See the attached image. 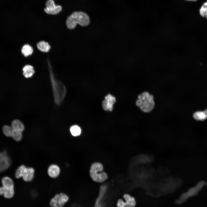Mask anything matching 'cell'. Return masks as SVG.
<instances>
[{
    "mask_svg": "<svg viewBox=\"0 0 207 207\" xmlns=\"http://www.w3.org/2000/svg\"><path fill=\"white\" fill-rule=\"evenodd\" d=\"M186 1H197V0H185Z\"/></svg>",
    "mask_w": 207,
    "mask_h": 207,
    "instance_id": "cell-24",
    "label": "cell"
},
{
    "mask_svg": "<svg viewBox=\"0 0 207 207\" xmlns=\"http://www.w3.org/2000/svg\"><path fill=\"white\" fill-rule=\"evenodd\" d=\"M68 199L69 197L66 194L61 193L56 194L51 199L50 205L51 207H63Z\"/></svg>",
    "mask_w": 207,
    "mask_h": 207,
    "instance_id": "cell-6",
    "label": "cell"
},
{
    "mask_svg": "<svg viewBox=\"0 0 207 207\" xmlns=\"http://www.w3.org/2000/svg\"><path fill=\"white\" fill-rule=\"evenodd\" d=\"M2 186L5 188L14 189V183L12 179L8 177H3L1 180Z\"/></svg>",
    "mask_w": 207,
    "mask_h": 207,
    "instance_id": "cell-14",
    "label": "cell"
},
{
    "mask_svg": "<svg viewBox=\"0 0 207 207\" xmlns=\"http://www.w3.org/2000/svg\"><path fill=\"white\" fill-rule=\"evenodd\" d=\"M90 22L89 18L87 14L82 12H74L68 17L66 23L69 29H73L77 24L85 27L88 25Z\"/></svg>",
    "mask_w": 207,
    "mask_h": 207,
    "instance_id": "cell-2",
    "label": "cell"
},
{
    "mask_svg": "<svg viewBox=\"0 0 207 207\" xmlns=\"http://www.w3.org/2000/svg\"><path fill=\"white\" fill-rule=\"evenodd\" d=\"M204 111L207 116V108L205 109L204 110Z\"/></svg>",
    "mask_w": 207,
    "mask_h": 207,
    "instance_id": "cell-23",
    "label": "cell"
},
{
    "mask_svg": "<svg viewBox=\"0 0 207 207\" xmlns=\"http://www.w3.org/2000/svg\"><path fill=\"white\" fill-rule=\"evenodd\" d=\"M193 117L195 120L199 121H203L207 119V116L204 110L195 112L193 113Z\"/></svg>",
    "mask_w": 207,
    "mask_h": 207,
    "instance_id": "cell-17",
    "label": "cell"
},
{
    "mask_svg": "<svg viewBox=\"0 0 207 207\" xmlns=\"http://www.w3.org/2000/svg\"><path fill=\"white\" fill-rule=\"evenodd\" d=\"M10 164V159L5 152H0V172L6 169Z\"/></svg>",
    "mask_w": 207,
    "mask_h": 207,
    "instance_id": "cell-10",
    "label": "cell"
},
{
    "mask_svg": "<svg viewBox=\"0 0 207 207\" xmlns=\"http://www.w3.org/2000/svg\"><path fill=\"white\" fill-rule=\"evenodd\" d=\"M22 133L20 131L13 129L12 137L15 141H20L22 139Z\"/></svg>",
    "mask_w": 207,
    "mask_h": 207,
    "instance_id": "cell-21",
    "label": "cell"
},
{
    "mask_svg": "<svg viewBox=\"0 0 207 207\" xmlns=\"http://www.w3.org/2000/svg\"><path fill=\"white\" fill-rule=\"evenodd\" d=\"M45 6L44 11L46 13L49 14H57L62 10V6L55 4L53 0H47L46 2Z\"/></svg>",
    "mask_w": 207,
    "mask_h": 207,
    "instance_id": "cell-8",
    "label": "cell"
},
{
    "mask_svg": "<svg viewBox=\"0 0 207 207\" xmlns=\"http://www.w3.org/2000/svg\"><path fill=\"white\" fill-rule=\"evenodd\" d=\"M136 104L142 112L150 113L155 106L154 96L147 91H143L138 95Z\"/></svg>",
    "mask_w": 207,
    "mask_h": 207,
    "instance_id": "cell-1",
    "label": "cell"
},
{
    "mask_svg": "<svg viewBox=\"0 0 207 207\" xmlns=\"http://www.w3.org/2000/svg\"><path fill=\"white\" fill-rule=\"evenodd\" d=\"M34 169L31 167L28 168L24 165H21L16 169L15 176L17 179L22 177L24 180L26 182L31 181L34 177Z\"/></svg>",
    "mask_w": 207,
    "mask_h": 207,
    "instance_id": "cell-5",
    "label": "cell"
},
{
    "mask_svg": "<svg viewBox=\"0 0 207 207\" xmlns=\"http://www.w3.org/2000/svg\"><path fill=\"white\" fill-rule=\"evenodd\" d=\"M207 183L203 181L199 182L194 187L189 189L186 192L182 193L177 199L176 202L181 204L185 202L189 198L197 195Z\"/></svg>",
    "mask_w": 207,
    "mask_h": 207,
    "instance_id": "cell-4",
    "label": "cell"
},
{
    "mask_svg": "<svg viewBox=\"0 0 207 207\" xmlns=\"http://www.w3.org/2000/svg\"><path fill=\"white\" fill-rule=\"evenodd\" d=\"M70 131L72 135L74 136H78L81 133L80 128L77 125L71 126L70 129Z\"/></svg>",
    "mask_w": 207,
    "mask_h": 207,
    "instance_id": "cell-19",
    "label": "cell"
},
{
    "mask_svg": "<svg viewBox=\"0 0 207 207\" xmlns=\"http://www.w3.org/2000/svg\"><path fill=\"white\" fill-rule=\"evenodd\" d=\"M37 47L40 51L44 52H48L51 48L48 43L44 41H41L38 42Z\"/></svg>",
    "mask_w": 207,
    "mask_h": 207,
    "instance_id": "cell-16",
    "label": "cell"
},
{
    "mask_svg": "<svg viewBox=\"0 0 207 207\" xmlns=\"http://www.w3.org/2000/svg\"><path fill=\"white\" fill-rule=\"evenodd\" d=\"M23 74L26 78H29L32 76L35 71L33 67L30 65H26L22 69Z\"/></svg>",
    "mask_w": 207,
    "mask_h": 207,
    "instance_id": "cell-13",
    "label": "cell"
},
{
    "mask_svg": "<svg viewBox=\"0 0 207 207\" xmlns=\"http://www.w3.org/2000/svg\"><path fill=\"white\" fill-rule=\"evenodd\" d=\"M11 126L15 130L22 132L24 129V126L23 123L18 120H14L12 122Z\"/></svg>",
    "mask_w": 207,
    "mask_h": 207,
    "instance_id": "cell-15",
    "label": "cell"
},
{
    "mask_svg": "<svg viewBox=\"0 0 207 207\" xmlns=\"http://www.w3.org/2000/svg\"><path fill=\"white\" fill-rule=\"evenodd\" d=\"M200 13L202 17L207 18V2L203 5L200 9Z\"/></svg>",
    "mask_w": 207,
    "mask_h": 207,
    "instance_id": "cell-22",
    "label": "cell"
},
{
    "mask_svg": "<svg viewBox=\"0 0 207 207\" xmlns=\"http://www.w3.org/2000/svg\"><path fill=\"white\" fill-rule=\"evenodd\" d=\"M103 169V166L100 163L95 162L92 164L90 169V175L94 181L102 183L107 179V173L102 172Z\"/></svg>",
    "mask_w": 207,
    "mask_h": 207,
    "instance_id": "cell-3",
    "label": "cell"
},
{
    "mask_svg": "<svg viewBox=\"0 0 207 207\" xmlns=\"http://www.w3.org/2000/svg\"><path fill=\"white\" fill-rule=\"evenodd\" d=\"M3 131L4 134L7 137H12L13 129L11 126L5 125L3 128Z\"/></svg>",
    "mask_w": 207,
    "mask_h": 207,
    "instance_id": "cell-20",
    "label": "cell"
},
{
    "mask_svg": "<svg viewBox=\"0 0 207 207\" xmlns=\"http://www.w3.org/2000/svg\"><path fill=\"white\" fill-rule=\"evenodd\" d=\"M116 101V99L114 96L110 94H108L105 97V100L102 102L103 109L106 111H112L113 104Z\"/></svg>",
    "mask_w": 207,
    "mask_h": 207,
    "instance_id": "cell-9",
    "label": "cell"
},
{
    "mask_svg": "<svg viewBox=\"0 0 207 207\" xmlns=\"http://www.w3.org/2000/svg\"><path fill=\"white\" fill-rule=\"evenodd\" d=\"M60 169L58 166L52 164L50 166L48 170V173L51 177L55 178L57 177L60 173Z\"/></svg>",
    "mask_w": 207,
    "mask_h": 207,
    "instance_id": "cell-11",
    "label": "cell"
},
{
    "mask_svg": "<svg viewBox=\"0 0 207 207\" xmlns=\"http://www.w3.org/2000/svg\"><path fill=\"white\" fill-rule=\"evenodd\" d=\"M21 51L22 55L26 57L31 55L33 52L32 47L28 44L24 45L22 48Z\"/></svg>",
    "mask_w": 207,
    "mask_h": 207,
    "instance_id": "cell-18",
    "label": "cell"
},
{
    "mask_svg": "<svg viewBox=\"0 0 207 207\" xmlns=\"http://www.w3.org/2000/svg\"><path fill=\"white\" fill-rule=\"evenodd\" d=\"M14 194V189L5 188L3 186L0 187V195H3L5 198H11Z\"/></svg>",
    "mask_w": 207,
    "mask_h": 207,
    "instance_id": "cell-12",
    "label": "cell"
},
{
    "mask_svg": "<svg viewBox=\"0 0 207 207\" xmlns=\"http://www.w3.org/2000/svg\"><path fill=\"white\" fill-rule=\"evenodd\" d=\"M124 201L121 199H119L117 202V207H135L136 201L134 197L129 194L126 193L123 195Z\"/></svg>",
    "mask_w": 207,
    "mask_h": 207,
    "instance_id": "cell-7",
    "label": "cell"
}]
</instances>
